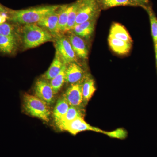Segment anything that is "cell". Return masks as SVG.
<instances>
[{
  "label": "cell",
  "mask_w": 157,
  "mask_h": 157,
  "mask_svg": "<svg viewBox=\"0 0 157 157\" xmlns=\"http://www.w3.org/2000/svg\"><path fill=\"white\" fill-rule=\"evenodd\" d=\"M56 51H57L67 65L77 61V56L74 52L67 37L59 35L56 37Z\"/></svg>",
  "instance_id": "obj_5"
},
{
  "label": "cell",
  "mask_w": 157,
  "mask_h": 157,
  "mask_svg": "<svg viewBox=\"0 0 157 157\" xmlns=\"http://www.w3.org/2000/svg\"><path fill=\"white\" fill-rule=\"evenodd\" d=\"M23 107L26 113L48 122L51 112L49 106L36 96L25 94L23 97Z\"/></svg>",
  "instance_id": "obj_3"
},
{
  "label": "cell",
  "mask_w": 157,
  "mask_h": 157,
  "mask_svg": "<svg viewBox=\"0 0 157 157\" xmlns=\"http://www.w3.org/2000/svg\"><path fill=\"white\" fill-rule=\"evenodd\" d=\"M79 0L71 4V8L68 17L67 25L66 32H70L75 26V22L78 14Z\"/></svg>",
  "instance_id": "obj_23"
},
{
  "label": "cell",
  "mask_w": 157,
  "mask_h": 157,
  "mask_svg": "<svg viewBox=\"0 0 157 157\" xmlns=\"http://www.w3.org/2000/svg\"><path fill=\"white\" fill-rule=\"evenodd\" d=\"M109 36L123 40L126 42H132L133 40L128 32L123 25L118 23L113 24L110 28Z\"/></svg>",
  "instance_id": "obj_17"
},
{
  "label": "cell",
  "mask_w": 157,
  "mask_h": 157,
  "mask_svg": "<svg viewBox=\"0 0 157 157\" xmlns=\"http://www.w3.org/2000/svg\"><path fill=\"white\" fill-rule=\"evenodd\" d=\"M71 8V4L61 5L59 9V19L58 28L60 34L66 33L68 17Z\"/></svg>",
  "instance_id": "obj_19"
},
{
  "label": "cell",
  "mask_w": 157,
  "mask_h": 157,
  "mask_svg": "<svg viewBox=\"0 0 157 157\" xmlns=\"http://www.w3.org/2000/svg\"><path fill=\"white\" fill-rule=\"evenodd\" d=\"M96 88L95 82L90 75L86 74L82 81V94L83 104H86L94 95Z\"/></svg>",
  "instance_id": "obj_16"
},
{
  "label": "cell",
  "mask_w": 157,
  "mask_h": 157,
  "mask_svg": "<svg viewBox=\"0 0 157 157\" xmlns=\"http://www.w3.org/2000/svg\"><path fill=\"white\" fill-rule=\"evenodd\" d=\"M70 106L63 95L57 101L53 111V117L57 126L66 115Z\"/></svg>",
  "instance_id": "obj_15"
},
{
  "label": "cell",
  "mask_w": 157,
  "mask_h": 157,
  "mask_svg": "<svg viewBox=\"0 0 157 157\" xmlns=\"http://www.w3.org/2000/svg\"><path fill=\"white\" fill-rule=\"evenodd\" d=\"M154 46L155 53L156 61V64L157 67V43H155Z\"/></svg>",
  "instance_id": "obj_30"
},
{
  "label": "cell",
  "mask_w": 157,
  "mask_h": 157,
  "mask_svg": "<svg viewBox=\"0 0 157 157\" xmlns=\"http://www.w3.org/2000/svg\"><path fill=\"white\" fill-rule=\"evenodd\" d=\"M84 111L81 107L70 106L67 112L57 127L59 128L65 124L68 123L78 117H83Z\"/></svg>",
  "instance_id": "obj_20"
},
{
  "label": "cell",
  "mask_w": 157,
  "mask_h": 157,
  "mask_svg": "<svg viewBox=\"0 0 157 157\" xmlns=\"http://www.w3.org/2000/svg\"><path fill=\"white\" fill-rule=\"evenodd\" d=\"M104 134L112 138L124 139L127 137L128 133L124 129L119 128L112 131V132H105Z\"/></svg>",
  "instance_id": "obj_26"
},
{
  "label": "cell",
  "mask_w": 157,
  "mask_h": 157,
  "mask_svg": "<svg viewBox=\"0 0 157 157\" xmlns=\"http://www.w3.org/2000/svg\"><path fill=\"white\" fill-rule=\"evenodd\" d=\"M82 81L71 84L63 95L70 106L81 107L83 104Z\"/></svg>",
  "instance_id": "obj_8"
},
{
  "label": "cell",
  "mask_w": 157,
  "mask_h": 157,
  "mask_svg": "<svg viewBox=\"0 0 157 157\" xmlns=\"http://www.w3.org/2000/svg\"><path fill=\"white\" fill-rule=\"evenodd\" d=\"M108 42L111 50L119 55L128 54L132 49V42H126L110 36L108 37Z\"/></svg>",
  "instance_id": "obj_14"
},
{
  "label": "cell",
  "mask_w": 157,
  "mask_h": 157,
  "mask_svg": "<svg viewBox=\"0 0 157 157\" xmlns=\"http://www.w3.org/2000/svg\"><path fill=\"white\" fill-rule=\"evenodd\" d=\"M67 38L76 56L83 59H87L88 48L84 39L72 33L69 34Z\"/></svg>",
  "instance_id": "obj_10"
},
{
  "label": "cell",
  "mask_w": 157,
  "mask_h": 157,
  "mask_svg": "<svg viewBox=\"0 0 157 157\" xmlns=\"http://www.w3.org/2000/svg\"><path fill=\"white\" fill-rule=\"evenodd\" d=\"M6 14H0V24L6 22V19L8 18V16L6 15Z\"/></svg>",
  "instance_id": "obj_28"
},
{
  "label": "cell",
  "mask_w": 157,
  "mask_h": 157,
  "mask_svg": "<svg viewBox=\"0 0 157 157\" xmlns=\"http://www.w3.org/2000/svg\"><path fill=\"white\" fill-rule=\"evenodd\" d=\"M35 96L44 101L48 106L55 102V94L50 83L43 78L37 79L34 86Z\"/></svg>",
  "instance_id": "obj_6"
},
{
  "label": "cell",
  "mask_w": 157,
  "mask_h": 157,
  "mask_svg": "<svg viewBox=\"0 0 157 157\" xmlns=\"http://www.w3.org/2000/svg\"><path fill=\"white\" fill-rule=\"evenodd\" d=\"M65 64L63 59L57 51H56L55 56L53 61L46 72L42 76V78L50 80L58 75Z\"/></svg>",
  "instance_id": "obj_13"
},
{
  "label": "cell",
  "mask_w": 157,
  "mask_h": 157,
  "mask_svg": "<svg viewBox=\"0 0 157 157\" xmlns=\"http://www.w3.org/2000/svg\"><path fill=\"white\" fill-rule=\"evenodd\" d=\"M97 1H99V0H97Z\"/></svg>",
  "instance_id": "obj_31"
},
{
  "label": "cell",
  "mask_w": 157,
  "mask_h": 157,
  "mask_svg": "<svg viewBox=\"0 0 157 157\" xmlns=\"http://www.w3.org/2000/svg\"><path fill=\"white\" fill-rule=\"evenodd\" d=\"M22 43L24 48L29 49L53 41V37L36 24L25 25L22 28Z\"/></svg>",
  "instance_id": "obj_2"
},
{
  "label": "cell",
  "mask_w": 157,
  "mask_h": 157,
  "mask_svg": "<svg viewBox=\"0 0 157 157\" xmlns=\"http://www.w3.org/2000/svg\"><path fill=\"white\" fill-rule=\"evenodd\" d=\"M60 5L43 6L19 10H9L8 19L19 24H36L46 15L53 13Z\"/></svg>",
  "instance_id": "obj_1"
},
{
  "label": "cell",
  "mask_w": 157,
  "mask_h": 157,
  "mask_svg": "<svg viewBox=\"0 0 157 157\" xmlns=\"http://www.w3.org/2000/svg\"><path fill=\"white\" fill-rule=\"evenodd\" d=\"M97 19L98 18L90 19L74 26L70 31L83 39H89L94 33Z\"/></svg>",
  "instance_id": "obj_12"
},
{
  "label": "cell",
  "mask_w": 157,
  "mask_h": 157,
  "mask_svg": "<svg viewBox=\"0 0 157 157\" xmlns=\"http://www.w3.org/2000/svg\"><path fill=\"white\" fill-rule=\"evenodd\" d=\"M136 7H141L144 9L149 6V0H131Z\"/></svg>",
  "instance_id": "obj_27"
},
{
  "label": "cell",
  "mask_w": 157,
  "mask_h": 157,
  "mask_svg": "<svg viewBox=\"0 0 157 157\" xmlns=\"http://www.w3.org/2000/svg\"><path fill=\"white\" fill-rule=\"evenodd\" d=\"M75 26L90 19L98 18L101 10L97 0H79Z\"/></svg>",
  "instance_id": "obj_4"
},
{
  "label": "cell",
  "mask_w": 157,
  "mask_h": 157,
  "mask_svg": "<svg viewBox=\"0 0 157 157\" xmlns=\"http://www.w3.org/2000/svg\"><path fill=\"white\" fill-rule=\"evenodd\" d=\"M59 129L63 131H67L74 135H77L80 132L86 131H93L103 134L105 132L101 129L91 126L86 123L84 120V118L82 117L77 118L68 123L65 124Z\"/></svg>",
  "instance_id": "obj_7"
},
{
  "label": "cell",
  "mask_w": 157,
  "mask_h": 157,
  "mask_svg": "<svg viewBox=\"0 0 157 157\" xmlns=\"http://www.w3.org/2000/svg\"><path fill=\"white\" fill-rule=\"evenodd\" d=\"M16 36L0 35V51L6 54H11L17 47Z\"/></svg>",
  "instance_id": "obj_18"
},
{
  "label": "cell",
  "mask_w": 157,
  "mask_h": 157,
  "mask_svg": "<svg viewBox=\"0 0 157 157\" xmlns=\"http://www.w3.org/2000/svg\"><path fill=\"white\" fill-rule=\"evenodd\" d=\"M59 9L53 13L46 15L36 23L37 25L49 32L54 38L61 35L58 28Z\"/></svg>",
  "instance_id": "obj_9"
},
{
  "label": "cell",
  "mask_w": 157,
  "mask_h": 157,
  "mask_svg": "<svg viewBox=\"0 0 157 157\" xmlns=\"http://www.w3.org/2000/svg\"><path fill=\"white\" fill-rule=\"evenodd\" d=\"M9 9L4 7L2 5L0 4V14H8Z\"/></svg>",
  "instance_id": "obj_29"
},
{
  "label": "cell",
  "mask_w": 157,
  "mask_h": 157,
  "mask_svg": "<svg viewBox=\"0 0 157 157\" xmlns=\"http://www.w3.org/2000/svg\"><path fill=\"white\" fill-rule=\"evenodd\" d=\"M148 14L150 22L151 33L154 43H157V18L151 6H148L144 8Z\"/></svg>",
  "instance_id": "obj_24"
},
{
  "label": "cell",
  "mask_w": 157,
  "mask_h": 157,
  "mask_svg": "<svg viewBox=\"0 0 157 157\" xmlns=\"http://www.w3.org/2000/svg\"><path fill=\"white\" fill-rule=\"evenodd\" d=\"M101 9H107L120 6H135L131 0H99L98 1Z\"/></svg>",
  "instance_id": "obj_22"
},
{
  "label": "cell",
  "mask_w": 157,
  "mask_h": 157,
  "mask_svg": "<svg viewBox=\"0 0 157 157\" xmlns=\"http://www.w3.org/2000/svg\"><path fill=\"white\" fill-rule=\"evenodd\" d=\"M67 65L65 64L58 75L50 80V84L53 89L55 94H56L61 89L66 82V70Z\"/></svg>",
  "instance_id": "obj_21"
},
{
  "label": "cell",
  "mask_w": 157,
  "mask_h": 157,
  "mask_svg": "<svg viewBox=\"0 0 157 157\" xmlns=\"http://www.w3.org/2000/svg\"><path fill=\"white\" fill-rule=\"evenodd\" d=\"M86 74L83 69L76 62L67 65L66 70V82L74 84L82 81Z\"/></svg>",
  "instance_id": "obj_11"
},
{
  "label": "cell",
  "mask_w": 157,
  "mask_h": 157,
  "mask_svg": "<svg viewBox=\"0 0 157 157\" xmlns=\"http://www.w3.org/2000/svg\"><path fill=\"white\" fill-rule=\"evenodd\" d=\"M0 35L16 36L14 27L8 23L0 24Z\"/></svg>",
  "instance_id": "obj_25"
}]
</instances>
